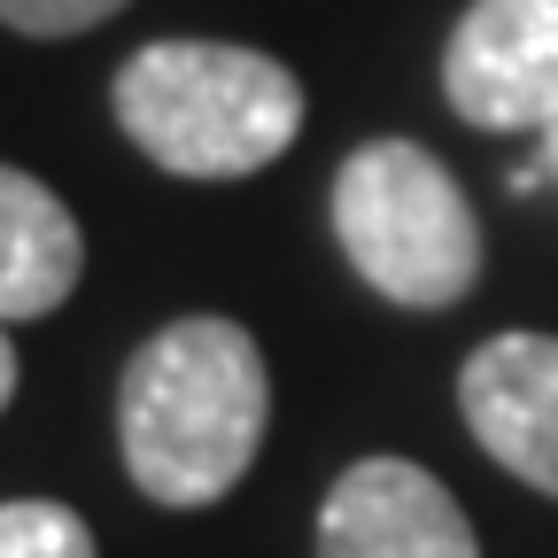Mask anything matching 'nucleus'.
Segmentation results:
<instances>
[{"label": "nucleus", "instance_id": "obj_2", "mask_svg": "<svg viewBox=\"0 0 558 558\" xmlns=\"http://www.w3.org/2000/svg\"><path fill=\"white\" fill-rule=\"evenodd\" d=\"M117 124L171 179H248L303 132V86L288 62L226 39H156L117 70Z\"/></svg>", "mask_w": 558, "mask_h": 558}, {"label": "nucleus", "instance_id": "obj_11", "mask_svg": "<svg viewBox=\"0 0 558 558\" xmlns=\"http://www.w3.org/2000/svg\"><path fill=\"white\" fill-rule=\"evenodd\" d=\"M535 140H543V179H550V186H558V124H543V132H535Z\"/></svg>", "mask_w": 558, "mask_h": 558}, {"label": "nucleus", "instance_id": "obj_6", "mask_svg": "<svg viewBox=\"0 0 558 558\" xmlns=\"http://www.w3.org/2000/svg\"><path fill=\"white\" fill-rule=\"evenodd\" d=\"M458 411L505 473L558 497V333L481 341L458 373Z\"/></svg>", "mask_w": 558, "mask_h": 558}, {"label": "nucleus", "instance_id": "obj_4", "mask_svg": "<svg viewBox=\"0 0 558 558\" xmlns=\"http://www.w3.org/2000/svg\"><path fill=\"white\" fill-rule=\"evenodd\" d=\"M442 94L481 132L558 124V0H473L442 54Z\"/></svg>", "mask_w": 558, "mask_h": 558}, {"label": "nucleus", "instance_id": "obj_1", "mask_svg": "<svg viewBox=\"0 0 558 558\" xmlns=\"http://www.w3.org/2000/svg\"><path fill=\"white\" fill-rule=\"evenodd\" d=\"M271 418V373L248 326L233 318H171L132 349L117 388V442L140 497L171 512L218 505L256 465Z\"/></svg>", "mask_w": 558, "mask_h": 558}, {"label": "nucleus", "instance_id": "obj_7", "mask_svg": "<svg viewBox=\"0 0 558 558\" xmlns=\"http://www.w3.org/2000/svg\"><path fill=\"white\" fill-rule=\"evenodd\" d=\"M78 271H86V233L62 209V194L0 163V326L62 311Z\"/></svg>", "mask_w": 558, "mask_h": 558}, {"label": "nucleus", "instance_id": "obj_3", "mask_svg": "<svg viewBox=\"0 0 558 558\" xmlns=\"http://www.w3.org/2000/svg\"><path fill=\"white\" fill-rule=\"evenodd\" d=\"M333 233L365 288L403 311H450L481 279L473 202L418 140H365L333 171Z\"/></svg>", "mask_w": 558, "mask_h": 558}, {"label": "nucleus", "instance_id": "obj_10", "mask_svg": "<svg viewBox=\"0 0 558 558\" xmlns=\"http://www.w3.org/2000/svg\"><path fill=\"white\" fill-rule=\"evenodd\" d=\"M9 396H16V349H9V326H0V411H9Z\"/></svg>", "mask_w": 558, "mask_h": 558}, {"label": "nucleus", "instance_id": "obj_5", "mask_svg": "<svg viewBox=\"0 0 558 558\" xmlns=\"http://www.w3.org/2000/svg\"><path fill=\"white\" fill-rule=\"evenodd\" d=\"M318 558H481V543L427 465L357 458L326 488Z\"/></svg>", "mask_w": 558, "mask_h": 558}, {"label": "nucleus", "instance_id": "obj_9", "mask_svg": "<svg viewBox=\"0 0 558 558\" xmlns=\"http://www.w3.org/2000/svg\"><path fill=\"white\" fill-rule=\"evenodd\" d=\"M124 9V0H0V24L32 32V39H70V32H94Z\"/></svg>", "mask_w": 558, "mask_h": 558}, {"label": "nucleus", "instance_id": "obj_8", "mask_svg": "<svg viewBox=\"0 0 558 558\" xmlns=\"http://www.w3.org/2000/svg\"><path fill=\"white\" fill-rule=\"evenodd\" d=\"M0 558H101L94 527L54 497H9L0 505Z\"/></svg>", "mask_w": 558, "mask_h": 558}]
</instances>
